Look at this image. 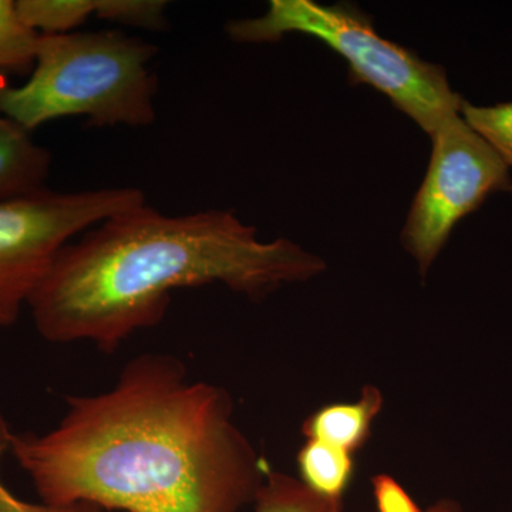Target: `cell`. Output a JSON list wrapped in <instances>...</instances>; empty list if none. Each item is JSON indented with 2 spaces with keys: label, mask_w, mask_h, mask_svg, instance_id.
I'll list each match as a JSON object with an SVG mask.
<instances>
[{
  "label": "cell",
  "mask_w": 512,
  "mask_h": 512,
  "mask_svg": "<svg viewBox=\"0 0 512 512\" xmlns=\"http://www.w3.org/2000/svg\"><path fill=\"white\" fill-rule=\"evenodd\" d=\"M55 429L10 437L42 503L104 511L242 512L268 464L234 419L224 387L183 360L144 353L107 392L69 396Z\"/></svg>",
  "instance_id": "1"
},
{
  "label": "cell",
  "mask_w": 512,
  "mask_h": 512,
  "mask_svg": "<svg viewBox=\"0 0 512 512\" xmlns=\"http://www.w3.org/2000/svg\"><path fill=\"white\" fill-rule=\"evenodd\" d=\"M325 271L320 256L289 239L259 241L232 211L168 217L144 202L67 244L28 308L47 342L114 353L164 319L177 289L221 284L258 301Z\"/></svg>",
  "instance_id": "2"
},
{
  "label": "cell",
  "mask_w": 512,
  "mask_h": 512,
  "mask_svg": "<svg viewBox=\"0 0 512 512\" xmlns=\"http://www.w3.org/2000/svg\"><path fill=\"white\" fill-rule=\"evenodd\" d=\"M157 47L120 30L40 35L32 74L0 82V114L32 133L63 117L99 127H143L156 119Z\"/></svg>",
  "instance_id": "3"
},
{
  "label": "cell",
  "mask_w": 512,
  "mask_h": 512,
  "mask_svg": "<svg viewBox=\"0 0 512 512\" xmlns=\"http://www.w3.org/2000/svg\"><path fill=\"white\" fill-rule=\"evenodd\" d=\"M227 32L239 43L279 42L292 33L315 37L346 60L353 86L366 84L384 94L429 137L461 113L464 100L443 67L384 39L372 18L350 3L272 0L264 15L229 22Z\"/></svg>",
  "instance_id": "4"
},
{
  "label": "cell",
  "mask_w": 512,
  "mask_h": 512,
  "mask_svg": "<svg viewBox=\"0 0 512 512\" xmlns=\"http://www.w3.org/2000/svg\"><path fill=\"white\" fill-rule=\"evenodd\" d=\"M146 202L138 188L42 190L0 202V328L15 325L56 255L77 235Z\"/></svg>",
  "instance_id": "5"
},
{
  "label": "cell",
  "mask_w": 512,
  "mask_h": 512,
  "mask_svg": "<svg viewBox=\"0 0 512 512\" xmlns=\"http://www.w3.org/2000/svg\"><path fill=\"white\" fill-rule=\"evenodd\" d=\"M430 138L429 168L402 231L403 247L421 276L436 262L458 222L491 194L512 191L507 165L461 113L448 117Z\"/></svg>",
  "instance_id": "6"
},
{
  "label": "cell",
  "mask_w": 512,
  "mask_h": 512,
  "mask_svg": "<svg viewBox=\"0 0 512 512\" xmlns=\"http://www.w3.org/2000/svg\"><path fill=\"white\" fill-rule=\"evenodd\" d=\"M383 406L379 387L366 384L356 402L326 404L306 417L302 434L305 440L322 441L356 456L372 437L373 424Z\"/></svg>",
  "instance_id": "7"
},
{
  "label": "cell",
  "mask_w": 512,
  "mask_h": 512,
  "mask_svg": "<svg viewBox=\"0 0 512 512\" xmlns=\"http://www.w3.org/2000/svg\"><path fill=\"white\" fill-rule=\"evenodd\" d=\"M52 154L32 133L0 114V202L45 190Z\"/></svg>",
  "instance_id": "8"
},
{
  "label": "cell",
  "mask_w": 512,
  "mask_h": 512,
  "mask_svg": "<svg viewBox=\"0 0 512 512\" xmlns=\"http://www.w3.org/2000/svg\"><path fill=\"white\" fill-rule=\"evenodd\" d=\"M299 480L309 490L335 503H343L356 473L355 454L322 441L305 440L296 456Z\"/></svg>",
  "instance_id": "9"
},
{
  "label": "cell",
  "mask_w": 512,
  "mask_h": 512,
  "mask_svg": "<svg viewBox=\"0 0 512 512\" xmlns=\"http://www.w3.org/2000/svg\"><path fill=\"white\" fill-rule=\"evenodd\" d=\"M254 508L255 512H345L343 503L319 497L299 478L271 467L255 495Z\"/></svg>",
  "instance_id": "10"
},
{
  "label": "cell",
  "mask_w": 512,
  "mask_h": 512,
  "mask_svg": "<svg viewBox=\"0 0 512 512\" xmlns=\"http://www.w3.org/2000/svg\"><path fill=\"white\" fill-rule=\"evenodd\" d=\"M16 10L39 35H64L96 16V0H18Z\"/></svg>",
  "instance_id": "11"
},
{
  "label": "cell",
  "mask_w": 512,
  "mask_h": 512,
  "mask_svg": "<svg viewBox=\"0 0 512 512\" xmlns=\"http://www.w3.org/2000/svg\"><path fill=\"white\" fill-rule=\"evenodd\" d=\"M39 37L20 19L15 2L0 0V72H25L33 67Z\"/></svg>",
  "instance_id": "12"
},
{
  "label": "cell",
  "mask_w": 512,
  "mask_h": 512,
  "mask_svg": "<svg viewBox=\"0 0 512 512\" xmlns=\"http://www.w3.org/2000/svg\"><path fill=\"white\" fill-rule=\"evenodd\" d=\"M461 116L468 126L493 147L507 167H512V101L480 107L463 101Z\"/></svg>",
  "instance_id": "13"
},
{
  "label": "cell",
  "mask_w": 512,
  "mask_h": 512,
  "mask_svg": "<svg viewBox=\"0 0 512 512\" xmlns=\"http://www.w3.org/2000/svg\"><path fill=\"white\" fill-rule=\"evenodd\" d=\"M96 18L116 25L147 30H164L168 26L163 0H96Z\"/></svg>",
  "instance_id": "14"
},
{
  "label": "cell",
  "mask_w": 512,
  "mask_h": 512,
  "mask_svg": "<svg viewBox=\"0 0 512 512\" xmlns=\"http://www.w3.org/2000/svg\"><path fill=\"white\" fill-rule=\"evenodd\" d=\"M12 427H10L2 407H0V464L2 458L9 451L10 437H12ZM0 512H107L97 505L87 503H76L67 505H55L47 503H29V501L20 500L12 491L3 484L0 478Z\"/></svg>",
  "instance_id": "15"
},
{
  "label": "cell",
  "mask_w": 512,
  "mask_h": 512,
  "mask_svg": "<svg viewBox=\"0 0 512 512\" xmlns=\"http://www.w3.org/2000/svg\"><path fill=\"white\" fill-rule=\"evenodd\" d=\"M372 490L377 512H424L412 495L390 474L373 477Z\"/></svg>",
  "instance_id": "16"
},
{
  "label": "cell",
  "mask_w": 512,
  "mask_h": 512,
  "mask_svg": "<svg viewBox=\"0 0 512 512\" xmlns=\"http://www.w3.org/2000/svg\"><path fill=\"white\" fill-rule=\"evenodd\" d=\"M424 512H466L463 505L454 498H440L433 505H430Z\"/></svg>",
  "instance_id": "17"
}]
</instances>
